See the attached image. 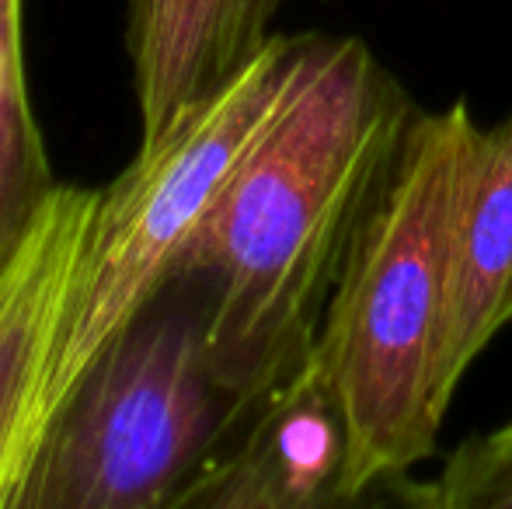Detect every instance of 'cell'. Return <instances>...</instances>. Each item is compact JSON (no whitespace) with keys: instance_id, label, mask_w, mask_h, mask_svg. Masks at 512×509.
Returning a JSON list of instances; mask_svg holds the SVG:
<instances>
[{"instance_id":"ba28073f","label":"cell","mask_w":512,"mask_h":509,"mask_svg":"<svg viewBox=\"0 0 512 509\" xmlns=\"http://www.w3.org/2000/svg\"><path fill=\"white\" fill-rule=\"evenodd\" d=\"M286 0H126V49L150 143L272 42Z\"/></svg>"},{"instance_id":"3957f363","label":"cell","mask_w":512,"mask_h":509,"mask_svg":"<svg viewBox=\"0 0 512 509\" xmlns=\"http://www.w3.org/2000/svg\"><path fill=\"white\" fill-rule=\"evenodd\" d=\"M248 408L209 360L203 290L175 279L88 363L18 509H171Z\"/></svg>"},{"instance_id":"30bf717a","label":"cell","mask_w":512,"mask_h":509,"mask_svg":"<svg viewBox=\"0 0 512 509\" xmlns=\"http://www.w3.org/2000/svg\"><path fill=\"white\" fill-rule=\"evenodd\" d=\"M384 499L418 509H512V419L464 436L429 482L405 475L387 485Z\"/></svg>"},{"instance_id":"5b68a950","label":"cell","mask_w":512,"mask_h":509,"mask_svg":"<svg viewBox=\"0 0 512 509\" xmlns=\"http://www.w3.org/2000/svg\"><path fill=\"white\" fill-rule=\"evenodd\" d=\"M98 189L56 185L0 262V509H18L46 440L56 367Z\"/></svg>"},{"instance_id":"7a4b0ae2","label":"cell","mask_w":512,"mask_h":509,"mask_svg":"<svg viewBox=\"0 0 512 509\" xmlns=\"http://www.w3.org/2000/svg\"><path fill=\"white\" fill-rule=\"evenodd\" d=\"M478 119L464 98L415 112L359 224L324 307L310 360L349 422V492L370 503L436 457L439 342L450 286L453 196Z\"/></svg>"},{"instance_id":"9c48e42d","label":"cell","mask_w":512,"mask_h":509,"mask_svg":"<svg viewBox=\"0 0 512 509\" xmlns=\"http://www.w3.org/2000/svg\"><path fill=\"white\" fill-rule=\"evenodd\" d=\"M21 0H0V262L56 189L25 77Z\"/></svg>"},{"instance_id":"8992f818","label":"cell","mask_w":512,"mask_h":509,"mask_svg":"<svg viewBox=\"0 0 512 509\" xmlns=\"http://www.w3.org/2000/svg\"><path fill=\"white\" fill-rule=\"evenodd\" d=\"M349 422L314 360L265 391L171 509H331L349 492Z\"/></svg>"},{"instance_id":"52a82bcc","label":"cell","mask_w":512,"mask_h":509,"mask_svg":"<svg viewBox=\"0 0 512 509\" xmlns=\"http://www.w3.org/2000/svg\"><path fill=\"white\" fill-rule=\"evenodd\" d=\"M506 325H512V112L492 126H474L460 161L436 370L446 412L467 370Z\"/></svg>"},{"instance_id":"277c9868","label":"cell","mask_w":512,"mask_h":509,"mask_svg":"<svg viewBox=\"0 0 512 509\" xmlns=\"http://www.w3.org/2000/svg\"><path fill=\"white\" fill-rule=\"evenodd\" d=\"M293 67L297 35H272L227 88L182 112L157 140L140 143L133 164L98 189L74 307L49 377V426L105 342L175 283L209 206L276 116Z\"/></svg>"},{"instance_id":"6da1fadb","label":"cell","mask_w":512,"mask_h":509,"mask_svg":"<svg viewBox=\"0 0 512 509\" xmlns=\"http://www.w3.org/2000/svg\"><path fill=\"white\" fill-rule=\"evenodd\" d=\"M415 112L359 35H297L276 116L237 161L175 276L203 290L209 360L248 401L310 360L349 245Z\"/></svg>"}]
</instances>
